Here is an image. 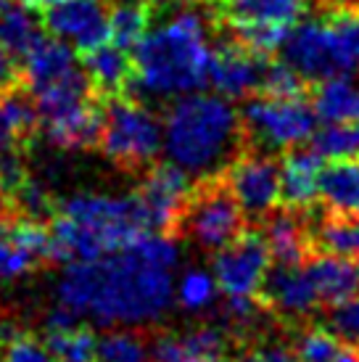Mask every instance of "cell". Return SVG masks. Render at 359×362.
<instances>
[{"instance_id":"cell-40","label":"cell","mask_w":359,"mask_h":362,"mask_svg":"<svg viewBox=\"0 0 359 362\" xmlns=\"http://www.w3.org/2000/svg\"><path fill=\"white\" fill-rule=\"evenodd\" d=\"M319 3H328V6H359V0H319Z\"/></svg>"},{"instance_id":"cell-6","label":"cell","mask_w":359,"mask_h":362,"mask_svg":"<svg viewBox=\"0 0 359 362\" xmlns=\"http://www.w3.org/2000/svg\"><path fill=\"white\" fill-rule=\"evenodd\" d=\"M98 146L119 170L146 172L161 153V122L143 103L127 95H111L103 101Z\"/></svg>"},{"instance_id":"cell-23","label":"cell","mask_w":359,"mask_h":362,"mask_svg":"<svg viewBox=\"0 0 359 362\" xmlns=\"http://www.w3.org/2000/svg\"><path fill=\"white\" fill-rule=\"evenodd\" d=\"M317 199L333 217H359V159H339L322 167Z\"/></svg>"},{"instance_id":"cell-24","label":"cell","mask_w":359,"mask_h":362,"mask_svg":"<svg viewBox=\"0 0 359 362\" xmlns=\"http://www.w3.org/2000/svg\"><path fill=\"white\" fill-rule=\"evenodd\" d=\"M261 235L267 241L269 257L280 264H299V262L307 259L312 235L307 233L304 222L299 220V214L293 209L269 211L264 217Z\"/></svg>"},{"instance_id":"cell-31","label":"cell","mask_w":359,"mask_h":362,"mask_svg":"<svg viewBox=\"0 0 359 362\" xmlns=\"http://www.w3.org/2000/svg\"><path fill=\"white\" fill-rule=\"evenodd\" d=\"M314 241L319 249L328 254H339V257H357L359 252V222L357 217H333L319 225L314 230Z\"/></svg>"},{"instance_id":"cell-32","label":"cell","mask_w":359,"mask_h":362,"mask_svg":"<svg viewBox=\"0 0 359 362\" xmlns=\"http://www.w3.org/2000/svg\"><path fill=\"white\" fill-rule=\"evenodd\" d=\"M217 283H214V275L206 270H199V267H190V270L182 272V278L175 286V299L182 310L188 312H201L209 310L214 299H217Z\"/></svg>"},{"instance_id":"cell-2","label":"cell","mask_w":359,"mask_h":362,"mask_svg":"<svg viewBox=\"0 0 359 362\" xmlns=\"http://www.w3.org/2000/svg\"><path fill=\"white\" fill-rule=\"evenodd\" d=\"M246 146L240 114L220 93L177 95L161 124V148L190 180L220 175Z\"/></svg>"},{"instance_id":"cell-27","label":"cell","mask_w":359,"mask_h":362,"mask_svg":"<svg viewBox=\"0 0 359 362\" xmlns=\"http://www.w3.org/2000/svg\"><path fill=\"white\" fill-rule=\"evenodd\" d=\"M42 341L56 362H93L98 336L80 320L64 328H48Z\"/></svg>"},{"instance_id":"cell-19","label":"cell","mask_w":359,"mask_h":362,"mask_svg":"<svg viewBox=\"0 0 359 362\" xmlns=\"http://www.w3.org/2000/svg\"><path fill=\"white\" fill-rule=\"evenodd\" d=\"M100 124H103V101L100 98H93L66 114L40 122L48 143L61 151H85V148L98 146Z\"/></svg>"},{"instance_id":"cell-7","label":"cell","mask_w":359,"mask_h":362,"mask_svg":"<svg viewBox=\"0 0 359 362\" xmlns=\"http://www.w3.org/2000/svg\"><path fill=\"white\" fill-rule=\"evenodd\" d=\"M243 230H246V217L238 202L233 199L222 175H214L190 188L175 235H188L204 252H220L222 246L235 241Z\"/></svg>"},{"instance_id":"cell-30","label":"cell","mask_w":359,"mask_h":362,"mask_svg":"<svg viewBox=\"0 0 359 362\" xmlns=\"http://www.w3.org/2000/svg\"><path fill=\"white\" fill-rule=\"evenodd\" d=\"M312 148L322 159H359V124L351 122H333L312 135Z\"/></svg>"},{"instance_id":"cell-4","label":"cell","mask_w":359,"mask_h":362,"mask_svg":"<svg viewBox=\"0 0 359 362\" xmlns=\"http://www.w3.org/2000/svg\"><path fill=\"white\" fill-rule=\"evenodd\" d=\"M48 233L50 262L69 264L119 252L148 225L135 193H77L53 211Z\"/></svg>"},{"instance_id":"cell-39","label":"cell","mask_w":359,"mask_h":362,"mask_svg":"<svg viewBox=\"0 0 359 362\" xmlns=\"http://www.w3.org/2000/svg\"><path fill=\"white\" fill-rule=\"evenodd\" d=\"M336 362H359V354L349 352V349H343V352L339 354V360Z\"/></svg>"},{"instance_id":"cell-17","label":"cell","mask_w":359,"mask_h":362,"mask_svg":"<svg viewBox=\"0 0 359 362\" xmlns=\"http://www.w3.org/2000/svg\"><path fill=\"white\" fill-rule=\"evenodd\" d=\"M19 61V77L30 93L40 90L45 85H53V82L69 77L74 69H80L77 51L69 42L59 40L53 35H45V32L24 51Z\"/></svg>"},{"instance_id":"cell-42","label":"cell","mask_w":359,"mask_h":362,"mask_svg":"<svg viewBox=\"0 0 359 362\" xmlns=\"http://www.w3.org/2000/svg\"><path fill=\"white\" fill-rule=\"evenodd\" d=\"M8 333H11L8 325H3V322H0V352H3V344H6V339H8Z\"/></svg>"},{"instance_id":"cell-18","label":"cell","mask_w":359,"mask_h":362,"mask_svg":"<svg viewBox=\"0 0 359 362\" xmlns=\"http://www.w3.org/2000/svg\"><path fill=\"white\" fill-rule=\"evenodd\" d=\"M322 167L325 159L314 148H288L280 164V202L286 209L304 211L317 202Z\"/></svg>"},{"instance_id":"cell-33","label":"cell","mask_w":359,"mask_h":362,"mask_svg":"<svg viewBox=\"0 0 359 362\" xmlns=\"http://www.w3.org/2000/svg\"><path fill=\"white\" fill-rule=\"evenodd\" d=\"M341 352V339L325 328H307L296 336L293 344V354L299 362H336Z\"/></svg>"},{"instance_id":"cell-16","label":"cell","mask_w":359,"mask_h":362,"mask_svg":"<svg viewBox=\"0 0 359 362\" xmlns=\"http://www.w3.org/2000/svg\"><path fill=\"white\" fill-rule=\"evenodd\" d=\"M151 362H230V339L220 325L159 333L151 344Z\"/></svg>"},{"instance_id":"cell-29","label":"cell","mask_w":359,"mask_h":362,"mask_svg":"<svg viewBox=\"0 0 359 362\" xmlns=\"http://www.w3.org/2000/svg\"><path fill=\"white\" fill-rule=\"evenodd\" d=\"M93 362H151V346L135 328H117L95 341Z\"/></svg>"},{"instance_id":"cell-43","label":"cell","mask_w":359,"mask_h":362,"mask_svg":"<svg viewBox=\"0 0 359 362\" xmlns=\"http://www.w3.org/2000/svg\"><path fill=\"white\" fill-rule=\"evenodd\" d=\"M8 3H11V0H0V11L6 8V6H8Z\"/></svg>"},{"instance_id":"cell-41","label":"cell","mask_w":359,"mask_h":362,"mask_svg":"<svg viewBox=\"0 0 359 362\" xmlns=\"http://www.w3.org/2000/svg\"><path fill=\"white\" fill-rule=\"evenodd\" d=\"M19 3L30 6V8H42V6H48V3H53V0H19Z\"/></svg>"},{"instance_id":"cell-1","label":"cell","mask_w":359,"mask_h":362,"mask_svg":"<svg viewBox=\"0 0 359 362\" xmlns=\"http://www.w3.org/2000/svg\"><path fill=\"white\" fill-rule=\"evenodd\" d=\"M177 262L175 235L143 233L119 252L64 264L53 296L80 320L103 328H140L170 312Z\"/></svg>"},{"instance_id":"cell-45","label":"cell","mask_w":359,"mask_h":362,"mask_svg":"<svg viewBox=\"0 0 359 362\" xmlns=\"http://www.w3.org/2000/svg\"><path fill=\"white\" fill-rule=\"evenodd\" d=\"M357 222H359V217H357ZM357 272H359V252H357Z\"/></svg>"},{"instance_id":"cell-20","label":"cell","mask_w":359,"mask_h":362,"mask_svg":"<svg viewBox=\"0 0 359 362\" xmlns=\"http://www.w3.org/2000/svg\"><path fill=\"white\" fill-rule=\"evenodd\" d=\"M220 16L230 30L283 27L290 30L307 11V0H217Z\"/></svg>"},{"instance_id":"cell-38","label":"cell","mask_w":359,"mask_h":362,"mask_svg":"<svg viewBox=\"0 0 359 362\" xmlns=\"http://www.w3.org/2000/svg\"><path fill=\"white\" fill-rule=\"evenodd\" d=\"M19 66H16V59L11 56L3 45H0V95L11 88H16L19 85Z\"/></svg>"},{"instance_id":"cell-36","label":"cell","mask_w":359,"mask_h":362,"mask_svg":"<svg viewBox=\"0 0 359 362\" xmlns=\"http://www.w3.org/2000/svg\"><path fill=\"white\" fill-rule=\"evenodd\" d=\"M330 331L339 336L341 341L359 346V293L343 299V302L333 304L330 310Z\"/></svg>"},{"instance_id":"cell-28","label":"cell","mask_w":359,"mask_h":362,"mask_svg":"<svg viewBox=\"0 0 359 362\" xmlns=\"http://www.w3.org/2000/svg\"><path fill=\"white\" fill-rule=\"evenodd\" d=\"M151 27V11L148 3L143 0H124L117 8L109 11V40L114 45H119L124 51H132L143 35Z\"/></svg>"},{"instance_id":"cell-5","label":"cell","mask_w":359,"mask_h":362,"mask_svg":"<svg viewBox=\"0 0 359 362\" xmlns=\"http://www.w3.org/2000/svg\"><path fill=\"white\" fill-rule=\"evenodd\" d=\"M280 56L304 82L351 77L359 71V6H333L322 16L299 19Z\"/></svg>"},{"instance_id":"cell-34","label":"cell","mask_w":359,"mask_h":362,"mask_svg":"<svg viewBox=\"0 0 359 362\" xmlns=\"http://www.w3.org/2000/svg\"><path fill=\"white\" fill-rule=\"evenodd\" d=\"M304 85L307 82L301 80L283 59L267 61L264 74H261L259 93L261 95H272V98H296V95H304Z\"/></svg>"},{"instance_id":"cell-22","label":"cell","mask_w":359,"mask_h":362,"mask_svg":"<svg viewBox=\"0 0 359 362\" xmlns=\"http://www.w3.org/2000/svg\"><path fill=\"white\" fill-rule=\"evenodd\" d=\"M82 66H85V74L90 77L95 93L103 95V98L122 95V90L132 85L130 51L114 45L111 40H106L103 45L93 48V51L82 53Z\"/></svg>"},{"instance_id":"cell-21","label":"cell","mask_w":359,"mask_h":362,"mask_svg":"<svg viewBox=\"0 0 359 362\" xmlns=\"http://www.w3.org/2000/svg\"><path fill=\"white\" fill-rule=\"evenodd\" d=\"M304 267L310 272L312 283L317 288L322 304H339L359 291V272L357 264L339 254H312L304 259Z\"/></svg>"},{"instance_id":"cell-37","label":"cell","mask_w":359,"mask_h":362,"mask_svg":"<svg viewBox=\"0 0 359 362\" xmlns=\"http://www.w3.org/2000/svg\"><path fill=\"white\" fill-rule=\"evenodd\" d=\"M230 362H299V360H296L293 349L286 346V344L259 341V344H251L249 349H243L235 360Z\"/></svg>"},{"instance_id":"cell-11","label":"cell","mask_w":359,"mask_h":362,"mask_svg":"<svg viewBox=\"0 0 359 362\" xmlns=\"http://www.w3.org/2000/svg\"><path fill=\"white\" fill-rule=\"evenodd\" d=\"M190 188H193L190 177L172 161L151 164L135 191L140 209L146 214L148 233H167V235L177 233L180 214L188 202Z\"/></svg>"},{"instance_id":"cell-3","label":"cell","mask_w":359,"mask_h":362,"mask_svg":"<svg viewBox=\"0 0 359 362\" xmlns=\"http://www.w3.org/2000/svg\"><path fill=\"white\" fill-rule=\"evenodd\" d=\"M132 82L156 98H177L209 85L214 48L209 24L201 11H175L170 19L148 27L143 40L130 51Z\"/></svg>"},{"instance_id":"cell-10","label":"cell","mask_w":359,"mask_h":362,"mask_svg":"<svg viewBox=\"0 0 359 362\" xmlns=\"http://www.w3.org/2000/svg\"><path fill=\"white\" fill-rule=\"evenodd\" d=\"M220 175L246 220H264L280 204V164L267 153L243 148Z\"/></svg>"},{"instance_id":"cell-46","label":"cell","mask_w":359,"mask_h":362,"mask_svg":"<svg viewBox=\"0 0 359 362\" xmlns=\"http://www.w3.org/2000/svg\"><path fill=\"white\" fill-rule=\"evenodd\" d=\"M0 211H6V209H3V196H0Z\"/></svg>"},{"instance_id":"cell-26","label":"cell","mask_w":359,"mask_h":362,"mask_svg":"<svg viewBox=\"0 0 359 362\" xmlns=\"http://www.w3.org/2000/svg\"><path fill=\"white\" fill-rule=\"evenodd\" d=\"M42 35L40 16L32 13L24 3H8L0 11V45L19 61L24 51Z\"/></svg>"},{"instance_id":"cell-44","label":"cell","mask_w":359,"mask_h":362,"mask_svg":"<svg viewBox=\"0 0 359 362\" xmlns=\"http://www.w3.org/2000/svg\"><path fill=\"white\" fill-rule=\"evenodd\" d=\"M143 3H164V0H143Z\"/></svg>"},{"instance_id":"cell-8","label":"cell","mask_w":359,"mask_h":362,"mask_svg":"<svg viewBox=\"0 0 359 362\" xmlns=\"http://www.w3.org/2000/svg\"><path fill=\"white\" fill-rule=\"evenodd\" d=\"M240 124L246 143L251 141L269 151H288L314 135L317 114L304 95L272 98L254 93L240 109Z\"/></svg>"},{"instance_id":"cell-9","label":"cell","mask_w":359,"mask_h":362,"mask_svg":"<svg viewBox=\"0 0 359 362\" xmlns=\"http://www.w3.org/2000/svg\"><path fill=\"white\" fill-rule=\"evenodd\" d=\"M269 264L272 257L261 230H243L235 241L217 252L211 262V275L225 296L257 299Z\"/></svg>"},{"instance_id":"cell-35","label":"cell","mask_w":359,"mask_h":362,"mask_svg":"<svg viewBox=\"0 0 359 362\" xmlns=\"http://www.w3.org/2000/svg\"><path fill=\"white\" fill-rule=\"evenodd\" d=\"M0 354V362H56L42 339L24 331H11Z\"/></svg>"},{"instance_id":"cell-25","label":"cell","mask_w":359,"mask_h":362,"mask_svg":"<svg viewBox=\"0 0 359 362\" xmlns=\"http://www.w3.org/2000/svg\"><path fill=\"white\" fill-rule=\"evenodd\" d=\"M312 109L325 124H333V122L359 124V80H354L351 74V77H333V80L319 82Z\"/></svg>"},{"instance_id":"cell-15","label":"cell","mask_w":359,"mask_h":362,"mask_svg":"<svg viewBox=\"0 0 359 362\" xmlns=\"http://www.w3.org/2000/svg\"><path fill=\"white\" fill-rule=\"evenodd\" d=\"M257 302H261L267 310H272L280 317H288V320L307 317L322 304L304 262H299V264H280V262L269 264Z\"/></svg>"},{"instance_id":"cell-13","label":"cell","mask_w":359,"mask_h":362,"mask_svg":"<svg viewBox=\"0 0 359 362\" xmlns=\"http://www.w3.org/2000/svg\"><path fill=\"white\" fill-rule=\"evenodd\" d=\"M40 24L80 56L109 40V8L103 0H53L42 6Z\"/></svg>"},{"instance_id":"cell-14","label":"cell","mask_w":359,"mask_h":362,"mask_svg":"<svg viewBox=\"0 0 359 362\" xmlns=\"http://www.w3.org/2000/svg\"><path fill=\"white\" fill-rule=\"evenodd\" d=\"M267 61V56L246 48L235 37H228L214 48L209 85L214 88V93L225 95L228 101L249 98L254 93H259L261 74H264Z\"/></svg>"},{"instance_id":"cell-12","label":"cell","mask_w":359,"mask_h":362,"mask_svg":"<svg viewBox=\"0 0 359 362\" xmlns=\"http://www.w3.org/2000/svg\"><path fill=\"white\" fill-rule=\"evenodd\" d=\"M50 262V233L37 220L0 211V288Z\"/></svg>"}]
</instances>
